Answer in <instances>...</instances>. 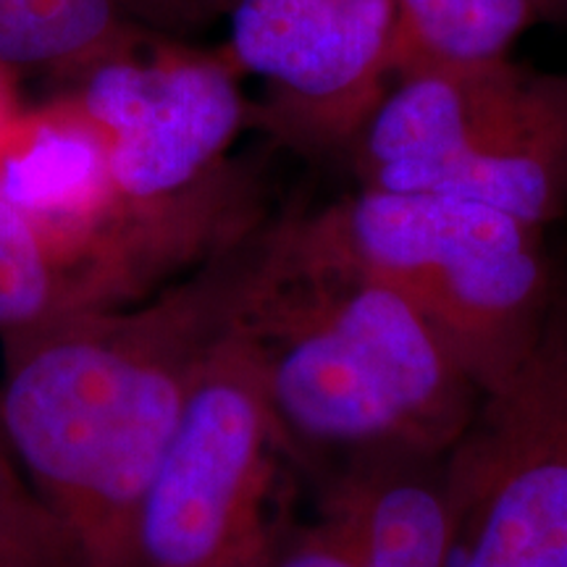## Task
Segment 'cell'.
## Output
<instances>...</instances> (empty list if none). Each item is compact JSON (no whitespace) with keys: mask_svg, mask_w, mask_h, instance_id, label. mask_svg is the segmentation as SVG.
Masks as SVG:
<instances>
[{"mask_svg":"<svg viewBox=\"0 0 567 567\" xmlns=\"http://www.w3.org/2000/svg\"><path fill=\"white\" fill-rule=\"evenodd\" d=\"M394 0H237L226 53L266 95L250 126L292 151L350 155L389 90Z\"/></svg>","mask_w":567,"mask_h":567,"instance_id":"9c48e42d","label":"cell"},{"mask_svg":"<svg viewBox=\"0 0 567 567\" xmlns=\"http://www.w3.org/2000/svg\"><path fill=\"white\" fill-rule=\"evenodd\" d=\"M266 266L281 279L384 284L429 321L481 394L528 358L563 274L542 226L457 197L368 187L268 224Z\"/></svg>","mask_w":567,"mask_h":567,"instance_id":"7a4b0ae2","label":"cell"},{"mask_svg":"<svg viewBox=\"0 0 567 567\" xmlns=\"http://www.w3.org/2000/svg\"><path fill=\"white\" fill-rule=\"evenodd\" d=\"M538 19L536 0H394L389 84L417 71L509 59Z\"/></svg>","mask_w":567,"mask_h":567,"instance_id":"7c38bea8","label":"cell"},{"mask_svg":"<svg viewBox=\"0 0 567 567\" xmlns=\"http://www.w3.org/2000/svg\"><path fill=\"white\" fill-rule=\"evenodd\" d=\"M350 158L360 187L457 197L549 229L567 216V74L513 59L408 74Z\"/></svg>","mask_w":567,"mask_h":567,"instance_id":"277c9868","label":"cell"},{"mask_svg":"<svg viewBox=\"0 0 567 567\" xmlns=\"http://www.w3.org/2000/svg\"><path fill=\"white\" fill-rule=\"evenodd\" d=\"M287 444L260 339L239 318L197 373L137 515L134 567H271L276 457Z\"/></svg>","mask_w":567,"mask_h":567,"instance_id":"5b68a950","label":"cell"},{"mask_svg":"<svg viewBox=\"0 0 567 567\" xmlns=\"http://www.w3.org/2000/svg\"><path fill=\"white\" fill-rule=\"evenodd\" d=\"M542 19L567 21V0H536Z\"/></svg>","mask_w":567,"mask_h":567,"instance_id":"ac0fdd59","label":"cell"},{"mask_svg":"<svg viewBox=\"0 0 567 567\" xmlns=\"http://www.w3.org/2000/svg\"><path fill=\"white\" fill-rule=\"evenodd\" d=\"M243 323L264 344L287 442L337 455L389 442L444 452L484 400L429 321L384 284L281 279L266 268V245Z\"/></svg>","mask_w":567,"mask_h":567,"instance_id":"3957f363","label":"cell"},{"mask_svg":"<svg viewBox=\"0 0 567 567\" xmlns=\"http://www.w3.org/2000/svg\"><path fill=\"white\" fill-rule=\"evenodd\" d=\"M116 11L140 30L172 38L195 30L216 13H229L237 0H111Z\"/></svg>","mask_w":567,"mask_h":567,"instance_id":"9a60e30c","label":"cell"},{"mask_svg":"<svg viewBox=\"0 0 567 567\" xmlns=\"http://www.w3.org/2000/svg\"><path fill=\"white\" fill-rule=\"evenodd\" d=\"M111 0H0V63L82 74L142 38Z\"/></svg>","mask_w":567,"mask_h":567,"instance_id":"4fadbf2b","label":"cell"},{"mask_svg":"<svg viewBox=\"0 0 567 567\" xmlns=\"http://www.w3.org/2000/svg\"><path fill=\"white\" fill-rule=\"evenodd\" d=\"M266 226L145 300L0 334V425L71 567H134L140 505L205 358L245 313Z\"/></svg>","mask_w":567,"mask_h":567,"instance_id":"6da1fadb","label":"cell"},{"mask_svg":"<svg viewBox=\"0 0 567 567\" xmlns=\"http://www.w3.org/2000/svg\"><path fill=\"white\" fill-rule=\"evenodd\" d=\"M450 567H567V274L528 358L450 446Z\"/></svg>","mask_w":567,"mask_h":567,"instance_id":"8992f818","label":"cell"},{"mask_svg":"<svg viewBox=\"0 0 567 567\" xmlns=\"http://www.w3.org/2000/svg\"><path fill=\"white\" fill-rule=\"evenodd\" d=\"M446 455L402 442L344 452L316 523L360 567H450Z\"/></svg>","mask_w":567,"mask_h":567,"instance_id":"30bf717a","label":"cell"},{"mask_svg":"<svg viewBox=\"0 0 567 567\" xmlns=\"http://www.w3.org/2000/svg\"><path fill=\"white\" fill-rule=\"evenodd\" d=\"M76 101L111 140L124 203L158 205L193 193L229 163L250 126L243 74L226 53L145 32L74 76Z\"/></svg>","mask_w":567,"mask_h":567,"instance_id":"ba28073f","label":"cell"},{"mask_svg":"<svg viewBox=\"0 0 567 567\" xmlns=\"http://www.w3.org/2000/svg\"><path fill=\"white\" fill-rule=\"evenodd\" d=\"M0 567H71L66 538L0 425Z\"/></svg>","mask_w":567,"mask_h":567,"instance_id":"5bb4252c","label":"cell"},{"mask_svg":"<svg viewBox=\"0 0 567 567\" xmlns=\"http://www.w3.org/2000/svg\"><path fill=\"white\" fill-rule=\"evenodd\" d=\"M237 216L218 189L130 205L95 231L34 221L0 200V334L124 308L229 247Z\"/></svg>","mask_w":567,"mask_h":567,"instance_id":"52a82bcc","label":"cell"},{"mask_svg":"<svg viewBox=\"0 0 567 567\" xmlns=\"http://www.w3.org/2000/svg\"><path fill=\"white\" fill-rule=\"evenodd\" d=\"M0 200L74 231H95L124 210L111 140L74 92L24 109L0 145Z\"/></svg>","mask_w":567,"mask_h":567,"instance_id":"8fae6325","label":"cell"},{"mask_svg":"<svg viewBox=\"0 0 567 567\" xmlns=\"http://www.w3.org/2000/svg\"><path fill=\"white\" fill-rule=\"evenodd\" d=\"M271 567H360L326 530L313 523L308 528L281 530Z\"/></svg>","mask_w":567,"mask_h":567,"instance_id":"2e32d148","label":"cell"},{"mask_svg":"<svg viewBox=\"0 0 567 567\" xmlns=\"http://www.w3.org/2000/svg\"><path fill=\"white\" fill-rule=\"evenodd\" d=\"M27 105L21 103L19 84H17V69L0 63V145L9 137L11 126L17 124Z\"/></svg>","mask_w":567,"mask_h":567,"instance_id":"e0dca14e","label":"cell"}]
</instances>
